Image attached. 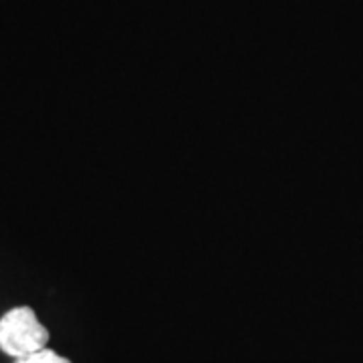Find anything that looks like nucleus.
<instances>
[{"instance_id":"nucleus-1","label":"nucleus","mask_w":363,"mask_h":363,"mask_svg":"<svg viewBox=\"0 0 363 363\" xmlns=\"http://www.w3.org/2000/svg\"><path fill=\"white\" fill-rule=\"evenodd\" d=\"M49 331L30 307H14L0 317V350L14 359L45 350Z\"/></svg>"},{"instance_id":"nucleus-2","label":"nucleus","mask_w":363,"mask_h":363,"mask_svg":"<svg viewBox=\"0 0 363 363\" xmlns=\"http://www.w3.org/2000/svg\"><path fill=\"white\" fill-rule=\"evenodd\" d=\"M14 363H71L67 357L63 355H59V353H55L52 350H40L37 353H30V355H26V357H21V359H16Z\"/></svg>"}]
</instances>
